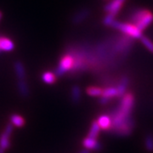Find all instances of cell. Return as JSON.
Listing matches in <instances>:
<instances>
[{
  "mask_svg": "<svg viewBox=\"0 0 153 153\" xmlns=\"http://www.w3.org/2000/svg\"><path fill=\"white\" fill-rule=\"evenodd\" d=\"M134 105V96L126 93L121 100L117 108L110 116L111 118V130L119 136H128L134 129V121L131 114Z\"/></svg>",
  "mask_w": 153,
  "mask_h": 153,
  "instance_id": "1",
  "label": "cell"
},
{
  "mask_svg": "<svg viewBox=\"0 0 153 153\" xmlns=\"http://www.w3.org/2000/svg\"><path fill=\"white\" fill-rule=\"evenodd\" d=\"M111 27L119 30L122 33H125L131 38H140L143 36L142 32L139 30L134 24L132 23H123V22L115 21Z\"/></svg>",
  "mask_w": 153,
  "mask_h": 153,
  "instance_id": "2",
  "label": "cell"
},
{
  "mask_svg": "<svg viewBox=\"0 0 153 153\" xmlns=\"http://www.w3.org/2000/svg\"><path fill=\"white\" fill-rule=\"evenodd\" d=\"M75 65V60L73 56L71 55H65L58 64L57 68L55 69V75L56 76H62L66 72L71 70Z\"/></svg>",
  "mask_w": 153,
  "mask_h": 153,
  "instance_id": "3",
  "label": "cell"
},
{
  "mask_svg": "<svg viewBox=\"0 0 153 153\" xmlns=\"http://www.w3.org/2000/svg\"><path fill=\"white\" fill-rule=\"evenodd\" d=\"M13 125L9 123L6 126L5 129L4 133L0 136V153H5L6 150H8L10 146V136L13 132Z\"/></svg>",
  "mask_w": 153,
  "mask_h": 153,
  "instance_id": "4",
  "label": "cell"
},
{
  "mask_svg": "<svg viewBox=\"0 0 153 153\" xmlns=\"http://www.w3.org/2000/svg\"><path fill=\"white\" fill-rule=\"evenodd\" d=\"M153 22V14L150 11L146 10V14L142 16V18L135 24L136 27L140 30L141 32L144 31L146 28L149 25H151Z\"/></svg>",
  "mask_w": 153,
  "mask_h": 153,
  "instance_id": "5",
  "label": "cell"
},
{
  "mask_svg": "<svg viewBox=\"0 0 153 153\" xmlns=\"http://www.w3.org/2000/svg\"><path fill=\"white\" fill-rule=\"evenodd\" d=\"M124 2L125 0H111L107 4H105L104 9L106 13H114L117 15Z\"/></svg>",
  "mask_w": 153,
  "mask_h": 153,
  "instance_id": "6",
  "label": "cell"
},
{
  "mask_svg": "<svg viewBox=\"0 0 153 153\" xmlns=\"http://www.w3.org/2000/svg\"><path fill=\"white\" fill-rule=\"evenodd\" d=\"M82 146L85 147L87 150H94V151H99L101 146L99 143V141L96 139L94 138H90V137H86L83 140H82Z\"/></svg>",
  "mask_w": 153,
  "mask_h": 153,
  "instance_id": "7",
  "label": "cell"
},
{
  "mask_svg": "<svg viewBox=\"0 0 153 153\" xmlns=\"http://www.w3.org/2000/svg\"><path fill=\"white\" fill-rule=\"evenodd\" d=\"M99 126L102 130H111V118L109 115H100L97 119Z\"/></svg>",
  "mask_w": 153,
  "mask_h": 153,
  "instance_id": "8",
  "label": "cell"
},
{
  "mask_svg": "<svg viewBox=\"0 0 153 153\" xmlns=\"http://www.w3.org/2000/svg\"><path fill=\"white\" fill-rule=\"evenodd\" d=\"M15 49V44L13 41L6 37H0V51L10 52Z\"/></svg>",
  "mask_w": 153,
  "mask_h": 153,
  "instance_id": "9",
  "label": "cell"
},
{
  "mask_svg": "<svg viewBox=\"0 0 153 153\" xmlns=\"http://www.w3.org/2000/svg\"><path fill=\"white\" fill-rule=\"evenodd\" d=\"M129 83V79L128 76H123L120 80V82L118 83L117 89V96L119 97H123L126 94L127 88Z\"/></svg>",
  "mask_w": 153,
  "mask_h": 153,
  "instance_id": "10",
  "label": "cell"
},
{
  "mask_svg": "<svg viewBox=\"0 0 153 153\" xmlns=\"http://www.w3.org/2000/svg\"><path fill=\"white\" fill-rule=\"evenodd\" d=\"M15 71L18 80H25L26 79V70L25 66L21 61H16L14 65Z\"/></svg>",
  "mask_w": 153,
  "mask_h": 153,
  "instance_id": "11",
  "label": "cell"
},
{
  "mask_svg": "<svg viewBox=\"0 0 153 153\" xmlns=\"http://www.w3.org/2000/svg\"><path fill=\"white\" fill-rule=\"evenodd\" d=\"M89 16V10H88L86 9L82 10L79 12H77L76 15L72 18V22L74 24H79L82 22H83L88 16Z\"/></svg>",
  "mask_w": 153,
  "mask_h": 153,
  "instance_id": "12",
  "label": "cell"
},
{
  "mask_svg": "<svg viewBox=\"0 0 153 153\" xmlns=\"http://www.w3.org/2000/svg\"><path fill=\"white\" fill-rule=\"evenodd\" d=\"M71 98L72 102L74 103H78L81 99H82V91L79 86L75 85L71 88Z\"/></svg>",
  "mask_w": 153,
  "mask_h": 153,
  "instance_id": "13",
  "label": "cell"
},
{
  "mask_svg": "<svg viewBox=\"0 0 153 153\" xmlns=\"http://www.w3.org/2000/svg\"><path fill=\"white\" fill-rule=\"evenodd\" d=\"M17 88L20 94L23 97H27L29 95V88L25 80H18Z\"/></svg>",
  "mask_w": 153,
  "mask_h": 153,
  "instance_id": "14",
  "label": "cell"
},
{
  "mask_svg": "<svg viewBox=\"0 0 153 153\" xmlns=\"http://www.w3.org/2000/svg\"><path fill=\"white\" fill-rule=\"evenodd\" d=\"M103 88L97 86H89L86 88V93L91 97H100L102 95Z\"/></svg>",
  "mask_w": 153,
  "mask_h": 153,
  "instance_id": "15",
  "label": "cell"
},
{
  "mask_svg": "<svg viewBox=\"0 0 153 153\" xmlns=\"http://www.w3.org/2000/svg\"><path fill=\"white\" fill-rule=\"evenodd\" d=\"M100 132V128L99 126L97 121H94L93 123H92V124H91L90 130L88 132V136L90 137V138H94V139H97Z\"/></svg>",
  "mask_w": 153,
  "mask_h": 153,
  "instance_id": "16",
  "label": "cell"
},
{
  "mask_svg": "<svg viewBox=\"0 0 153 153\" xmlns=\"http://www.w3.org/2000/svg\"><path fill=\"white\" fill-rule=\"evenodd\" d=\"M42 80L45 83L52 84L56 80V75H55V73L51 72V71H45L42 75Z\"/></svg>",
  "mask_w": 153,
  "mask_h": 153,
  "instance_id": "17",
  "label": "cell"
},
{
  "mask_svg": "<svg viewBox=\"0 0 153 153\" xmlns=\"http://www.w3.org/2000/svg\"><path fill=\"white\" fill-rule=\"evenodd\" d=\"M101 96H104L106 98H114L116 96H117V87H107L103 89V92H102V95Z\"/></svg>",
  "mask_w": 153,
  "mask_h": 153,
  "instance_id": "18",
  "label": "cell"
},
{
  "mask_svg": "<svg viewBox=\"0 0 153 153\" xmlns=\"http://www.w3.org/2000/svg\"><path fill=\"white\" fill-rule=\"evenodd\" d=\"M10 123L12 125H15L16 127H22L25 124V120L20 115L12 114L10 116Z\"/></svg>",
  "mask_w": 153,
  "mask_h": 153,
  "instance_id": "19",
  "label": "cell"
},
{
  "mask_svg": "<svg viewBox=\"0 0 153 153\" xmlns=\"http://www.w3.org/2000/svg\"><path fill=\"white\" fill-rule=\"evenodd\" d=\"M145 147L148 152H153V134H149L145 139Z\"/></svg>",
  "mask_w": 153,
  "mask_h": 153,
  "instance_id": "20",
  "label": "cell"
},
{
  "mask_svg": "<svg viewBox=\"0 0 153 153\" xmlns=\"http://www.w3.org/2000/svg\"><path fill=\"white\" fill-rule=\"evenodd\" d=\"M140 41H141V43L144 44V46L146 48V49L150 51V52H152L153 53V42L150 39V38H148L147 37H146V36H142L141 38H140Z\"/></svg>",
  "mask_w": 153,
  "mask_h": 153,
  "instance_id": "21",
  "label": "cell"
},
{
  "mask_svg": "<svg viewBox=\"0 0 153 153\" xmlns=\"http://www.w3.org/2000/svg\"><path fill=\"white\" fill-rule=\"evenodd\" d=\"M116 16L117 14H114V13H107L103 19V24L105 26H111V24L116 21L115 20Z\"/></svg>",
  "mask_w": 153,
  "mask_h": 153,
  "instance_id": "22",
  "label": "cell"
},
{
  "mask_svg": "<svg viewBox=\"0 0 153 153\" xmlns=\"http://www.w3.org/2000/svg\"><path fill=\"white\" fill-rule=\"evenodd\" d=\"M146 10H140L137 11L136 13H134L131 17L132 24H134V25H135L137 22H139V21L142 18L143 16L146 14Z\"/></svg>",
  "mask_w": 153,
  "mask_h": 153,
  "instance_id": "23",
  "label": "cell"
},
{
  "mask_svg": "<svg viewBox=\"0 0 153 153\" xmlns=\"http://www.w3.org/2000/svg\"><path fill=\"white\" fill-rule=\"evenodd\" d=\"M110 100L111 99L106 98V97H104V96H100V103L101 105H106L107 103H109Z\"/></svg>",
  "mask_w": 153,
  "mask_h": 153,
  "instance_id": "24",
  "label": "cell"
},
{
  "mask_svg": "<svg viewBox=\"0 0 153 153\" xmlns=\"http://www.w3.org/2000/svg\"><path fill=\"white\" fill-rule=\"evenodd\" d=\"M80 153H89V151L87 150V149H85V150H82V152H80Z\"/></svg>",
  "mask_w": 153,
  "mask_h": 153,
  "instance_id": "25",
  "label": "cell"
},
{
  "mask_svg": "<svg viewBox=\"0 0 153 153\" xmlns=\"http://www.w3.org/2000/svg\"><path fill=\"white\" fill-rule=\"evenodd\" d=\"M1 19H2V12L0 11V21H1Z\"/></svg>",
  "mask_w": 153,
  "mask_h": 153,
  "instance_id": "26",
  "label": "cell"
}]
</instances>
